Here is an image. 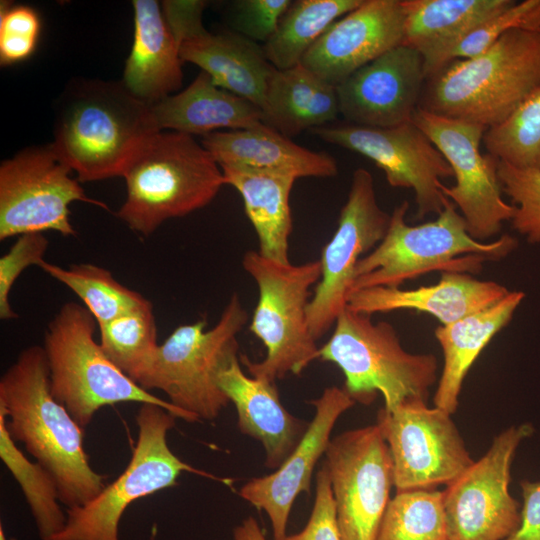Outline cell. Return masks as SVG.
Segmentation results:
<instances>
[{
  "label": "cell",
  "mask_w": 540,
  "mask_h": 540,
  "mask_svg": "<svg viewBox=\"0 0 540 540\" xmlns=\"http://www.w3.org/2000/svg\"><path fill=\"white\" fill-rule=\"evenodd\" d=\"M291 3V0L233 1L229 12L232 31L255 42L266 43Z\"/></svg>",
  "instance_id": "60d3db41"
},
{
  "label": "cell",
  "mask_w": 540,
  "mask_h": 540,
  "mask_svg": "<svg viewBox=\"0 0 540 540\" xmlns=\"http://www.w3.org/2000/svg\"><path fill=\"white\" fill-rule=\"evenodd\" d=\"M525 297L509 291L495 304L451 324L439 325L435 337L443 352V368L434 393V406L454 414L464 379L491 339L512 320Z\"/></svg>",
  "instance_id": "4316f807"
},
{
  "label": "cell",
  "mask_w": 540,
  "mask_h": 540,
  "mask_svg": "<svg viewBox=\"0 0 540 540\" xmlns=\"http://www.w3.org/2000/svg\"><path fill=\"white\" fill-rule=\"evenodd\" d=\"M426 81L423 57L399 45L336 87L339 112L354 125L393 127L411 121Z\"/></svg>",
  "instance_id": "ac0fdd59"
},
{
  "label": "cell",
  "mask_w": 540,
  "mask_h": 540,
  "mask_svg": "<svg viewBox=\"0 0 540 540\" xmlns=\"http://www.w3.org/2000/svg\"><path fill=\"white\" fill-rule=\"evenodd\" d=\"M234 540H266L263 530L253 517H247L233 531Z\"/></svg>",
  "instance_id": "f6af8a7d"
},
{
  "label": "cell",
  "mask_w": 540,
  "mask_h": 540,
  "mask_svg": "<svg viewBox=\"0 0 540 540\" xmlns=\"http://www.w3.org/2000/svg\"><path fill=\"white\" fill-rule=\"evenodd\" d=\"M514 0H402L403 45L423 57L426 78L438 57L474 27L511 6Z\"/></svg>",
  "instance_id": "83f0119b"
},
{
  "label": "cell",
  "mask_w": 540,
  "mask_h": 540,
  "mask_svg": "<svg viewBox=\"0 0 540 540\" xmlns=\"http://www.w3.org/2000/svg\"><path fill=\"white\" fill-rule=\"evenodd\" d=\"M158 132L151 106L121 80L79 79L57 101L51 144L80 182H91L122 177Z\"/></svg>",
  "instance_id": "7a4b0ae2"
},
{
  "label": "cell",
  "mask_w": 540,
  "mask_h": 540,
  "mask_svg": "<svg viewBox=\"0 0 540 540\" xmlns=\"http://www.w3.org/2000/svg\"><path fill=\"white\" fill-rule=\"evenodd\" d=\"M311 132L323 141L359 153L380 168L391 187L412 189L417 219L440 214L447 197L442 178L453 171L437 147L412 120L393 127L354 124L322 126Z\"/></svg>",
  "instance_id": "e0dca14e"
},
{
  "label": "cell",
  "mask_w": 540,
  "mask_h": 540,
  "mask_svg": "<svg viewBox=\"0 0 540 540\" xmlns=\"http://www.w3.org/2000/svg\"><path fill=\"white\" fill-rule=\"evenodd\" d=\"M325 455L341 540H376L394 486L392 458L379 427L336 436Z\"/></svg>",
  "instance_id": "2e32d148"
},
{
  "label": "cell",
  "mask_w": 540,
  "mask_h": 540,
  "mask_svg": "<svg viewBox=\"0 0 540 540\" xmlns=\"http://www.w3.org/2000/svg\"><path fill=\"white\" fill-rule=\"evenodd\" d=\"M408 209L407 201L394 208L383 240L359 260L350 294L371 287H399L432 271L477 274L484 261L500 260L517 247L509 234L491 242L475 240L449 199L435 220L414 226L406 222Z\"/></svg>",
  "instance_id": "277c9868"
},
{
  "label": "cell",
  "mask_w": 540,
  "mask_h": 540,
  "mask_svg": "<svg viewBox=\"0 0 540 540\" xmlns=\"http://www.w3.org/2000/svg\"><path fill=\"white\" fill-rule=\"evenodd\" d=\"M523 506L518 528L505 540H540V481H521Z\"/></svg>",
  "instance_id": "ee69618b"
},
{
  "label": "cell",
  "mask_w": 540,
  "mask_h": 540,
  "mask_svg": "<svg viewBox=\"0 0 540 540\" xmlns=\"http://www.w3.org/2000/svg\"><path fill=\"white\" fill-rule=\"evenodd\" d=\"M336 87L301 64L272 73L265 92L263 123L291 138L336 120Z\"/></svg>",
  "instance_id": "f1b7e54d"
},
{
  "label": "cell",
  "mask_w": 540,
  "mask_h": 540,
  "mask_svg": "<svg viewBox=\"0 0 540 540\" xmlns=\"http://www.w3.org/2000/svg\"><path fill=\"white\" fill-rule=\"evenodd\" d=\"M310 403L315 408L314 417L293 452L276 471L249 480L239 491L240 497L267 514L273 540L287 536L289 514L297 496L310 492L313 471L326 453L337 419L356 402L344 388L332 386Z\"/></svg>",
  "instance_id": "ffe728a7"
},
{
  "label": "cell",
  "mask_w": 540,
  "mask_h": 540,
  "mask_svg": "<svg viewBox=\"0 0 540 540\" xmlns=\"http://www.w3.org/2000/svg\"><path fill=\"white\" fill-rule=\"evenodd\" d=\"M283 540H341L330 475L325 463L316 475L314 505L306 526Z\"/></svg>",
  "instance_id": "b9f144b4"
},
{
  "label": "cell",
  "mask_w": 540,
  "mask_h": 540,
  "mask_svg": "<svg viewBox=\"0 0 540 540\" xmlns=\"http://www.w3.org/2000/svg\"><path fill=\"white\" fill-rule=\"evenodd\" d=\"M175 420L158 405L141 404L136 415L138 438L126 469L89 503L68 509L65 527L49 540H119V522L127 507L176 485L182 472L231 484L233 480L196 469L171 451L167 434Z\"/></svg>",
  "instance_id": "30bf717a"
},
{
  "label": "cell",
  "mask_w": 540,
  "mask_h": 540,
  "mask_svg": "<svg viewBox=\"0 0 540 540\" xmlns=\"http://www.w3.org/2000/svg\"><path fill=\"white\" fill-rule=\"evenodd\" d=\"M376 540H447L443 491L396 492L387 505Z\"/></svg>",
  "instance_id": "e575fe53"
},
{
  "label": "cell",
  "mask_w": 540,
  "mask_h": 540,
  "mask_svg": "<svg viewBox=\"0 0 540 540\" xmlns=\"http://www.w3.org/2000/svg\"><path fill=\"white\" fill-rule=\"evenodd\" d=\"M39 267L73 291L98 326L149 302L139 292L118 282L109 270L95 264L80 263L64 268L44 260Z\"/></svg>",
  "instance_id": "d6a6232c"
},
{
  "label": "cell",
  "mask_w": 540,
  "mask_h": 540,
  "mask_svg": "<svg viewBox=\"0 0 540 540\" xmlns=\"http://www.w3.org/2000/svg\"><path fill=\"white\" fill-rule=\"evenodd\" d=\"M503 194L516 207L511 220L515 231L532 244L540 243V170L521 169L499 161Z\"/></svg>",
  "instance_id": "74e56055"
},
{
  "label": "cell",
  "mask_w": 540,
  "mask_h": 540,
  "mask_svg": "<svg viewBox=\"0 0 540 540\" xmlns=\"http://www.w3.org/2000/svg\"><path fill=\"white\" fill-rule=\"evenodd\" d=\"M403 38L402 0H363L328 27L300 64L337 87L361 67L401 45Z\"/></svg>",
  "instance_id": "d6986e66"
},
{
  "label": "cell",
  "mask_w": 540,
  "mask_h": 540,
  "mask_svg": "<svg viewBox=\"0 0 540 540\" xmlns=\"http://www.w3.org/2000/svg\"><path fill=\"white\" fill-rule=\"evenodd\" d=\"M0 540H7L2 525L0 526Z\"/></svg>",
  "instance_id": "bcb514c9"
},
{
  "label": "cell",
  "mask_w": 540,
  "mask_h": 540,
  "mask_svg": "<svg viewBox=\"0 0 540 540\" xmlns=\"http://www.w3.org/2000/svg\"><path fill=\"white\" fill-rule=\"evenodd\" d=\"M96 325L84 305L71 301L59 309L44 333L51 393L82 429L100 408L121 402L154 404L176 418L198 421L143 389L118 368L96 342Z\"/></svg>",
  "instance_id": "8992f818"
},
{
  "label": "cell",
  "mask_w": 540,
  "mask_h": 540,
  "mask_svg": "<svg viewBox=\"0 0 540 540\" xmlns=\"http://www.w3.org/2000/svg\"><path fill=\"white\" fill-rule=\"evenodd\" d=\"M242 265L259 292L249 329L267 351L260 362L241 355L242 364L250 376L270 382L288 373L300 375L319 359V348L308 326L307 308L310 288L321 278L320 260L282 264L258 251H247Z\"/></svg>",
  "instance_id": "9c48e42d"
},
{
  "label": "cell",
  "mask_w": 540,
  "mask_h": 540,
  "mask_svg": "<svg viewBox=\"0 0 540 540\" xmlns=\"http://www.w3.org/2000/svg\"><path fill=\"white\" fill-rule=\"evenodd\" d=\"M391 214L378 204L371 173L358 168L353 172L346 203L338 226L321 253V278L307 308L312 336L321 338L347 307L355 269L385 237Z\"/></svg>",
  "instance_id": "9a60e30c"
},
{
  "label": "cell",
  "mask_w": 540,
  "mask_h": 540,
  "mask_svg": "<svg viewBox=\"0 0 540 540\" xmlns=\"http://www.w3.org/2000/svg\"><path fill=\"white\" fill-rule=\"evenodd\" d=\"M221 170L225 184L234 187L242 197L245 213L257 234L259 254L278 263H290L289 198L296 178L233 167H221Z\"/></svg>",
  "instance_id": "f546056e"
},
{
  "label": "cell",
  "mask_w": 540,
  "mask_h": 540,
  "mask_svg": "<svg viewBox=\"0 0 540 540\" xmlns=\"http://www.w3.org/2000/svg\"><path fill=\"white\" fill-rule=\"evenodd\" d=\"M371 316L346 307L319 348V359L342 370L343 388L355 402L370 405L378 393L386 411L410 401L427 402L437 380L435 355L407 352L392 324L373 322Z\"/></svg>",
  "instance_id": "52a82bcc"
},
{
  "label": "cell",
  "mask_w": 540,
  "mask_h": 540,
  "mask_svg": "<svg viewBox=\"0 0 540 540\" xmlns=\"http://www.w3.org/2000/svg\"><path fill=\"white\" fill-rule=\"evenodd\" d=\"M417 125L442 153L453 171L455 185L440 189L460 210L469 234L478 241L496 236L505 221H511L516 207L503 199L498 176L499 160L480 152L485 127L436 115L418 107L412 116Z\"/></svg>",
  "instance_id": "7c38bea8"
},
{
  "label": "cell",
  "mask_w": 540,
  "mask_h": 540,
  "mask_svg": "<svg viewBox=\"0 0 540 540\" xmlns=\"http://www.w3.org/2000/svg\"><path fill=\"white\" fill-rule=\"evenodd\" d=\"M98 327L103 351L136 382L159 346L152 303L149 301Z\"/></svg>",
  "instance_id": "836d02e7"
},
{
  "label": "cell",
  "mask_w": 540,
  "mask_h": 540,
  "mask_svg": "<svg viewBox=\"0 0 540 540\" xmlns=\"http://www.w3.org/2000/svg\"><path fill=\"white\" fill-rule=\"evenodd\" d=\"M376 425L390 451L396 492L448 486L474 462L451 414L427 402L382 408Z\"/></svg>",
  "instance_id": "5bb4252c"
},
{
  "label": "cell",
  "mask_w": 540,
  "mask_h": 540,
  "mask_svg": "<svg viewBox=\"0 0 540 540\" xmlns=\"http://www.w3.org/2000/svg\"><path fill=\"white\" fill-rule=\"evenodd\" d=\"M533 432L529 423L502 431L478 461L446 486L447 540H505L518 528L521 510L509 492L511 466L518 446Z\"/></svg>",
  "instance_id": "4fadbf2b"
},
{
  "label": "cell",
  "mask_w": 540,
  "mask_h": 540,
  "mask_svg": "<svg viewBox=\"0 0 540 540\" xmlns=\"http://www.w3.org/2000/svg\"><path fill=\"white\" fill-rule=\"evenodd\" d=\"M52 144L20 150L0 165V240L55 231L75 236L69 206L75 201L108 209L90 198Z\"/></svg>",
  "instance_id": "8fae6325"
},
{
  "label": "cell",
  "mask_w": 540,
  "mask_h": 540,
  "mask_svg": "<svg viewBox=\"0 0 540 540\" xmlns=\"http://www.w3.org/2000/svg\"><path fill=\"white\" fill-rule=\"evenodd\" d=\"M134 37L121 82L136 98L152 106L182 86L178 43L155 0H134Z\"/></svg>",
  "instance_id": "cb8c5ba5"
},
{
  "label": "cell",
  "mask_w": 540,
  "mask_h": 540,
  "mask_svg": "<svg viewBox=\"0 0 540 540\" xmlns=\"http://www.w3.org/2000/svg\"><path fill=\"white\" fill-rule=\"evenodd\" d=\"M49 241L43 233L19 235L13 245L0 258V318H18L9 301L11 289L20 274L29 266L44 261Z\"/></svg>",
  "instance_id": "ab89813d"
},
{
  "label": "cell",
  "mask_w": 540,
  "mask_h": 540,
  "mask_svg": "<svg viewBox=\"0 0 540 540\" xmlns=\"http://www.w3.org/2000/svg\"><path fill=\"white\" fill-rule=\"evenodd\" d=\"M514 29L540 30V0L515 1L508 8L474 27L438 57L432 74L452 60L471 58L483 53L502 35Z\"/></svg>",
  "instance_id": "8d00e7d4"
},
{
  "label": "cell",
  "mask_w": 540,
  "mask_h": 540,
  "mask_svg": "<svg viewBox=\"0 0 540 540\" xmlns=\"http://www.w3.org/2000/svg\"><path fill=\"white\" fill-rule=\"evenodd\" d=\"M363 0H296L281 17L275 33L263 45L268 61L278 70L301 63L305 53L337 19Z\"/></svg>",
  "instance_id": "4dcf8cb0"
},
{
  "label": "cell",
  "mask_w": 540,
  "mask_h": 540,
  "mask_svg": "<svg viewBox=\"0 0 540 540\" xmlns=\"http://www.w3.org/2000/svg\"><path fill=\"white\" fill-rule=\"evenodd\" d=\"M0 408L12 439L53 476L68 509L86 505L104 489V477L84 450V429L51 393L43 347L23 349L2 375Z\"/></svg>",
  "instance_id": "6da1fadb"
},
{
  "label": "cell",
  "mask_w": 540,
  "mask_h": 540,
  "mask_svg": "<svg viewBox=\"0 0 540 540\" xmlns=\"http://www.w3.org/2000/svg\"><path fill=\"white\" fill-rule=\"evenodd\" d=\"M483 144L499 161L540 170V87L502 123L487 129Z\"/></svg>",
  "instance_id": "d590c367"
},
{
  "label": "cell",
  "mask_w": 540,
  "mask_h": 540,
  "mask_svg": "<svg viewBox=\"0 0 540 540\" xmlns=\"http://www.w3.org/2000/svg\"><path fill=\"white\" fill-rule=\"evenodd\" d=\"M508 293L504 285L479 280L470 273L442 272L436 284L415 289L371 287L354 291L348 297L347 307L369 315L414 310L448 325L495 304Z\"/></svg>",
  "instance_id": "44dd1931"
},
{
  "label": "cell",
  "mask_w": 540,
  "mask_h": 540,
  "mask_svg": "<svg viewBox=\"0 0 540 540\" xmlns=\"http://www.w3.org/2000/svg\"><path fill=\"white\" fill-rule=\"evenodd\" d=\"M151 109L160 131L191 136H205L222 128H252L264 120L257 105L218 87L204 71L187 88L152 105Z\"/></svg>",
  "instance_id": "484cf974"
},
{
  "label": "cell",
  "mask_w": 540,
  "mask_h": 540,
  "mask_svg": "<svg viewBox=\"0 0 540 540\" xmlns=\"http://www.w3.org/2000/svg\"><path fill=\"white\" fill-rule=\"evenodd\" d=\"M122 177L127 196L116 215L143 236L168 219L205 207L225 185L211 153L193 136L175 131L151 137Z\"/></svg>",
  "instance_id": "5b68a950"
},
{
  "label": "cell",
  "mask_w": 540,
  "mask_h": 540,
  "mask_svg": "<svg viewBox=\"0 0 540 540\" xmlns=\"http://www.w3.org/2000/svg\"><path fill=\"white\" fill-rule=\"evenodd\" d=\"M182 62L207 73L215 85L247 99L263 112L265 92L275 67L263 46L234 31L210 33L206 29L179 45Z\"/></svg>",
  "instance_id": "d4e9b609"
},
{
  "label": "cell",
  "mask_w": 540,
  "mask_h": 540,
  "mask_svg": "<svg viewBox=\"0 0 540 540\" xmlns=\"http://www.w3.org/2000/svg\"><path fill=\"white\" fill-rule=\"evenodd\" d=\"M201 144L221 167H233L300 177H333L336 160L294 143L274 128L261 123L252 128L216 131L203 136Z\"/></svg>",
  "instance_id": "603a6c76"
},
{
  "label": "cell",
  "mask_w": 540,
  "mask_h": 540,
  "mask_svg": "<svg viewBox=\"0 0 540 540\" xmlns=\"http://www.w3.org/2000/svg\"><path fill=\"white\" fill-rule=\"evenodd\" d=\"M40 29L39 15L32 7L1 1V65H11L28 59L36 49Z\"/></svg>",
  "instance_id": "f35d334b"
},
{
  "label": "cell",
  "mask_w": 540,
  "mask_h": 540,
  "mask_svg": "<svg viewBox=\"0 0 540 540\" xmlns=\"http://www.w3.org/2000/svg\"><path fill=\"white\" fill-rule=\"evenodd\" d=\"M0 457L18 482L35 520L39 536L49 540L65 527L67 516L59 503V491L53 476L38 462L33 463L20 451L6 426V414L0 408Z\"/></svg>",
  "instance_id": "1f68e13d"
},
{
  "label": "cell",
  "mask_w": 540,
  "mask_h": 540,
  "mask_svg": "<svg viewBox=\"0 0 540 540\" xmlns=\"http://www.w3.org/2000/svg\"><path fill=\"white\" fill-rule=\"evenodd\" d=\"M207 6L203 0H166L161 4L163 15L178 46L185 39L205 30L202 14Z\"/></svg>",
  "instance_id": "7bdbcfd3"
},
{
  "label": "cell",
  "mask_w": 540,
  "mask_h": 540,
  "mask_svg": "<svg viewBox=\"0 0 540 540\" xmlns=\"http://www.w3.org/2000/svg\"><path fill=\"white\" fill-rule=\"evenodd\" d=\"M247 321L239 295L232 294L212 328L206 329V318L178 326L159 344L136 383L163 391L172 405L198 421L215 419L229 402L218 373L238 356L237 336Z\"/></svg>",
  "instance_id": "ba28073f"
},
{
  "label": "cell",
  "mask_w": 540,
  "mask_h": 540,
  "mask_svg": "<svg viewBox=\"0 0 540 540\" xmlns=\"http://www.w3.org/2000/svg\"><path fill=\"white\" fill-rule=\"evenodd\" d=\"M540 87V30H510L483 53L426 78L419 107L489 129Z\"/></svg>",
  "instance_id": "3957f363"
},
{
  "label": "cell",
  "mask_w": 540,
  "mask_h": 540,
  "mask_svg": "<svg viewBox=\"0 0 540 540\" xmlns=\"http://www.w3.org/2000/svg\"><path fill=\"white\" fill-rule=\"evenodd\" d=\"M217 381L236 408L241 433L258 440L265 450V466L277 469L298 445L308 424L284 408L275 382L247 375L238 356L219 371Z\"/></svg>",
  "instance_id": "7402d4cb"
}]
</instances>
